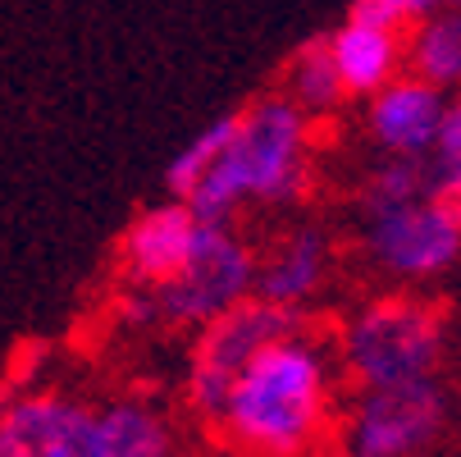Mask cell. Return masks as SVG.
Here are the masks:
<instances>
[{"label": "cell", "instance_id": "obj_1", "mask_svg": "<svg viewBox=\"0 0 461 457\" xmlns=\"http://www.w3.org/2000/svg\"><path fill=\"white\" fill-rule=\"evenodd\" d=\"M229 439L256 457H297L329 421V357L302 330L260 348L220 407Z\"/></svg>", "mask_w": 461, "mask_h": 457}, {"label": "cell", "instance_id": "obj_2", "mask_svg": "<svg viewBox=\"0 0 461 457\" xmlns=\"http://www.w3.org/2000/svg\"><path fill=\"white\" fill-rule=\"evenodd\" d=\"M306 183V114L288 96H266L238 114L224 156L183 202L202 224H224L242 202L293 206Z\"/></svg>", "mask_w": 461, "mask_h": 457}, {"label": "cell", "instance_id": "obj_3", "mask_svg": "<svg viewBox=\"0 0 461 457\" xmlns=\"http://www.w3.org/2000/svg\"><path fill=\"white\" fill-rule=\"evenodd\" d=\"M447 348V320L434 302L411 293H388L366 302L343 324V366L361 388H388L434 379Z\"/></svg>", "mask_w": 461, "mask_h": 457}, {"label": "cell", "instance_id": "obj_4", "mask_svg": "<svg viewBox=\"0 0 461 457\" xmlns=\"http://www.w3.org/2000/svg\"><path fill=\"white\" fill-rule=\"evenodd\" d=\"M302 330V311H284L275 302H260V297H247L238 306H229L224 315L206 320L202 334H196V348H192V361H187V398L192 407L220 421V407L229 398L233 379L247 370V361L270 348L288 334Z\"/></svg>", "mask_w": 461, "mask_h": 457}, {"label": "cell", "instance_id": "obj_5", "mask_svg": "<svg viewBox=\"0 0 461 457\" xmlns=\"http://www.w3.org/2000/svg\"><path fill=\"white\" fill-rule=\"evenodd\" d=\"M443 430L447 394L438 379L361 388L343 425V457H425Z\"/></svg>", "mask_w": 461, "mask_h": 457}, {"label": "cell", "instance_id": "obj_6", "mask_svg": "<svg viewBox=\"0 0 461 457\" xmlns=\"http://www.w3.org/2000/svg\"><path fill=\"white\" fill-rule=\"evenodd\" d=\"M251 284H256L251 247L238 233H229V224H202L187 266L169 284L147 288V293L156 297V315L165 324H192V330H202L206 320L247 302Z\"/></svg>", "mask_w": 461, "mask_h": 457}, {"label": "cell", "instance_id": "obj_7", "mask_svg": "<svg viewBox=\"0 0 461 457\" xmlns=\"http://www.w3.org/2000/svg\"><path fill=\"white\" fill-rule=\"evenodd\" d=\"M361 242H366L370 266L402 284L438 279L461 256V229L429 197L402 202V206H366Z\"/></svg>", "mask_w": 461, "mask_h": 457}, {"label": "cell", "instance_id": "obj_8", "mask_svg": "<svg viewBox=\"0 0 461 457\" xmlns=\"http://www.w3.org/2000/svg\"><path fill=\"white\" fill-rule=\"evenodd\" d=\"M0 457H92V407L69 394L0 403Z\"/></svg>", "mask_w": 461, "mask_h": 457}, {"label": "cell", "instance_id": "obj_9", "mask_svg": "<svg viewBox=\"0 0 461 457\" xmlns=\"http://www.w3.org/2000/svg\"><path fill=\"white\" fill-rule=\"evenodd\" d=\"M196 229H202V220L192 215L187 202H165V206L142 211L119 238V270H123V279L133 288L169 284L187 266Z\"/></svg>", "mask_w": 461, "mask_h": 457}, {"label": "cell", "instance_id": "obj_10", "mask_svg": "<svg viewBox=\"0 0 461 457\" xmlns=\"http://www.w3.org/2000/svg\"><path fill=\"white\" fill-rule=\"evenodd\" d=\"M443 92L411 78V74H398L388 87H379L370 96V110H366V123H370V138L388 151V156H411V160H425L429 147H434V133H438V119H443Z\"/></svg>", "mask_w": 461, "mask_h": 457}, {"label": "cell", "instance_id": "obj_11", "mask_svg": "<svg viewBox=\"0 0 461 457\" xmlns=\"http://www.w3.org/2000/svg\"><path fill=\"white\" fill-rule=\"evenodd\" d=\"M324 279H329V238L320 229H293L266 251V260H256L251 297L297 311L324 288Z\"/></svg>", "mask_w": 461, "mask_h": 457}, {"label": "cell", "instance_id": "obj_12", "mask_svg": "<svg viewBox=\"0 0 461 457\" xmlns=\"http://www.w3.org/2000/svg\"><path fill=\"white\" fill-rule=\"evenodd\" d=\"M329 55H334V69H339L348 96H375L379 87H388L402 74L407 37L393 28L348 19L339 32H329Z\"/></svg>", "mask_w": 461, "mask_h": 457}, {"label": "cell", "instance_id": "obj_13", "mask_svg": "<svg viewBox=\"0 0 461 457\" xmlns=\"http://www.w3.org/2000/svg\"><path fill=\"white\" fill-rule=\"evenodd\" d=\"M92 457H174V430L147 398H110L92 407Z\"/></svg>", "mask_w": 461, "mask_h": 457}, {"label": "cell", "instance_id": "obj_14", "mask_svg": "<svg viewBox=\"0 0 461 457\" xmlns=\"http://www.w3.org/2000/svg\"><path fill=\"white\" fill-rule=\"evenodd\" d=\"M407 69L411 78L438 92L461 87V10L456 5H443L416 23V32L407 37Z\"/></svg>", "mask_w": 461, "mask_h": 457}, {"label": "cell", "instance_id": "obj_15", "mask_svg": "<svg viewBox=\"0 0 461 457\" xmlns=\"http://www.w3.org/2000/svg\"><path fill=\"white\" fill-rule=\"evenodd\" d=\"M343 78L334 69V55H329V37H315L306 41L293 64H288V101L302 110V114H329L343 105Z\"/></svg>", "mask_w": 461, "mask_h": 457}, {"label": "cell", "instance_id": "obj_16", "mask_svg": "<svg viewBox=\"0 0 461 457\" xmlns=\"http://www.w3.org/2000/svg\"><path fill=\"white\" fill-rule=\"evenodd\" d=\"M233 128H238V114H224V119H215L211 128H202L174 160H169V169H165V187L174 192V197L183 202L187 192L202 183V174L224 156V147H229V138H233Z\"/></svg>", "mask_w": 461, "mask_h": 457}, {"label": "cell", "instance_id": "obj_17", "mask_svg": "<svg viewBox=\"0 0 461 457\" xmlns=\"http://www.w3.org/2000/svg\"><path fill=\"white\" fill-rule=\"evenodd\" d=\"M420 197H429V169H425V160L388 156V160L375 165L370 178H366L361 211H366V206H402V202H420Z\"/></svg>", "mask_w": 461, "mask_h": 457}, {"label": "cell", "instance_id": "obj_18", "mask_svg": "<svg viewBox=\"0 0 461 457\" xmlns=\"http://www.w3.org/2000/svg\"><path fill=\"white\" fill-rule=\"evenodd\" d=\"M434 10H443V0H352V14H348V19L402 32L407 23H420V19H429Z\"/></svg>", "mask_w": 461, "mask_h": 457}, {"label": "cell", "instance_id": "obj_19", "mask_svg": "<svg viewBox=\"0 0 461 457\" xmlns=\"http://www.w3.org/2000/svg\"><path fill=\"white\" fill-rule=\"evenodd\" d=\"M429 160H434V165H447V160H461V96L443 105V119H438V133H434V147H429Z\"/></svg>", "mask_w": 461, "mask_h": 457}, {"label": "cell", "instance_id": "obj_20", "mask_svg": "<svg viewBox=\"0 0 461 457\" xmlns=\"http://www.w3.org/2000/svg\"><path fill=\"white\" fill-rule=\"evenodd\" d=\"M429 202H438V211L461 229V174L456 178H443V183H434L429 187Z\"/></svg>", "mask_w": 461, "mask_h": 457}, {"label": "cell", "instance_id": "obj_21", "mask_svg": "<svg viewBox=\"0 0 461 457\" xmlns=\"http://www.w3.org/2000/svg\"><path fill=\"white\" fill-rule=\"evenodd\" d=\"M443 5H456V10H461V0H443Z\"/></svg>", "mask_w": 461, "mask_h": 457}]
</instances>
